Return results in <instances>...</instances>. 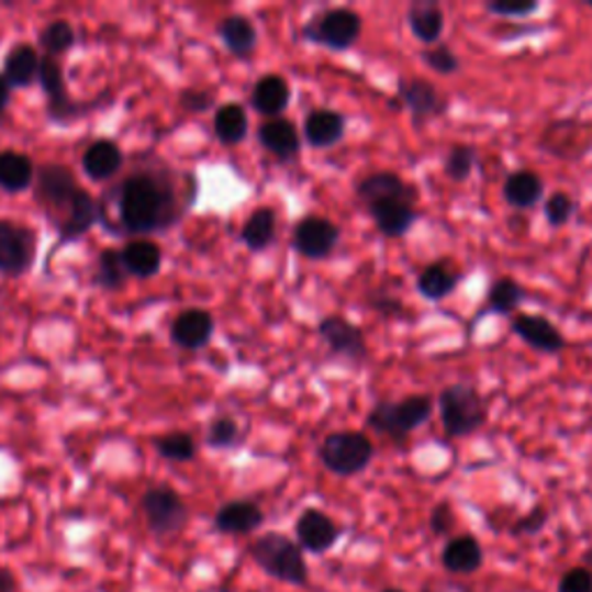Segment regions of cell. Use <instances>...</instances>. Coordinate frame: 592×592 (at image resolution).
I'll return each instance as SVG.
<instances>
[{"mask_svg":"<svg viewBox=\"0 0 592 592\" xmlns=\"http://www.w3.org/2000/svg\"><path fill=\"white\" fill-rule=\"evenodd\" d=\"M194 179L188 186H179L169 169L142 167L125 177L112 194H104L107 200L112 197L114 215L102 223L114 234L146 238L177 225L194 202Z\"/></svg>","mask_w":592,"mask_h":592,"instance_id":"obj_1","label":"cell"},{"mask_svg":"<svg viewBox=\"0 0 592 592\" xmlns=\"http://www.w3.org/2000/svg\"><path fill=\"white\" fill-rule=\"evenodd\" d=\"M250 560L265 572L269 579L294 585H311V569L305 565V556L301 546L282 533H265L250 541L248 546Z\"/></svg>","mask_w":592,"mask_h":592,"instance_id":"obj_2","label":"cell"},{"mask_svg":"<svg viewBox=\"0 0 592 592\" xmlns=\"http://www.w3.org/2000/svg\"><path fill=\"white\" fill-rule=\"evenodd\" d=\"M317 456L328 472L338 477H355L370 466L376 447H372L366 433L338 431L324 437Z\"/></svg>","mask_w":592,"mask_h":592,"instance_id":"obj_3","label":"cell"},{"mask_svg":"<svg viewBox=\"0 0 592 592\" xmlns=\"http://www.w3.org/2000/svg\"><path fill=\"white\" fill-rule=\"evenodd\" d=\"M437 405H440L443 426L451 437L472 435L487 424V403L470 384L447 387L437 399Z\"/></svg>","mask_w":592,"mask_h":592,"instance_id":"obj_4","label":"cell"},{"mask_svg":"<svg viewBox=\"0 0 592 592\" xmlns=\"http://www.w3.org/2000/svg\"><path fill=\"white\" fill-rule=\"evenodd\" d=\"M433 414V399L416 393L403 401H384L372 407L368 414V426L378 433H384L393 440H403L405 435L424 426Z\"/></svg>","mask_w":592,"mask_h":592,"instance_id":"obj_5","label":"cell"},{"mask_svg":"<svg viewBox=\"0 0 592 592\" xmlns=\"http://www.w3.org/2000/svg\"><path fill=\"white\" fill-rule=\"evenodd\" d=\"M361 16L355 10L332 8L315 14L309 24L303 26V37L315 42L320 47L345 52L355 45L361 35Z\"/></svg>","mask_w":592,"mask_h":592,"instance_id":"obj_6","label":"cell"},{"mask_svg":"<svg viewBox=\"0 0 592 592\" xmlns=\"http://www.w3.org/2000/svg\"><path fill=\"white\" fill-rule=\"evenodd\" d=\"M142 512L146 528L158 537L181 533L190 518L188 504L171 487H153L144 491Z\"/></svg>","mask_w":592,"mask_h":592,"instance_id":"obj_7","label":"cell"},{"mask_svg":"<svg viewBox=\"0 0 592 592\" xmlns=\"http://www.w3.org/2000/svg\"><path fill=\"white\" fill-rule=\"evenodd\" d=\"M37 236L31 227L12 221H0V273L24 276L35 261Z\"/></svg>","mask_w":592,"mask_h":592,"instance_id":"obj_8","label":"cell"},{"mask_svg":"<svg viewBox=\"0 0 592 592\" xmlns=\"http://www.w3.org/2000/svg\"><path fill=\"white\" fill-rule=\"evenodd\" d=\"M79 188L81 186L77 183L75 174L65 165H45L37 169L35 200L47 211H56L60 217L65 215V211H68ZM60 217H58V223H60Z\"/></svg>","mask_w":592,"mask_h":592,"instance_id":"obj_9","label":"cell"},{"mask_svg":"<svg viewBox=\"0 0 592 592\" xmlns=\"http://www.w3.org/2000/svg\"><path fill=\"white\" fill-rule=\"evenodd\" d=\"M294 535H297L294 541L301 546L303 554L324 556L338 544V539L343 537V528L322 510L309 507L299 514L297 525H294Z\"/></svg>","mask_w":592,"mask_h":592,"instance_id":"obj_10","label":"cell"},{"mask_svg":"<svg viewBox=\"0 0 592 592\" xmlns=\"http://www.w3.org/2000/svg\"><path fill=\"white\" fill-rule=\"evenodd\" d=\"M340 241L336 223L322 215H309L294 227V248L305 257L320 261L334 253Z\"/></svg>","mask_w":592,"mask_h":592,"instance_id":"obj_11","label":"cell"},{"mask_svg":"<svg viewBox=\"0 0 592 592\" xmlns=\"http://www.w3.org/2000/svg\"><path fill=\"white\" fill-rule=\"evenodd\" d=\"M320 336L322 340L334 349L336 355L353 359V361H361L368 355V345H366V336L359 326H355L349 320L340 317V315H328L320 322Z\"/></svg>","mask_w":592,"mask_h":592,"instance_id":"obj_12","label":"cell"},{"mask_svg":"<svg viewBox=\"0 0 592 592\" xmlns=\"http://www.w3.org/2000/svg\"><path fill=\"white\" fill-rule=\"evenodd\" d=\"M399 96L412 112L414 125H424L435 116H443L447 109V100L426 79H403L399 83Z\"/></svg>","mask_w":592,"mask_h":592,"instance_id":"obj_13","label":"cell"},{"mask_svg":"<svg viewBox=\"0 0 592 592\" xmlns=\"http://www.w3.org/2000/svg\"><path fill=\"white\" fill-rule=\"evenodd\" d=\"M265 525V512L253 500H230L213 516V528L221 535L244 537Z\"/></svg>","mask_w":592,"mask_h":592,"instance_id":"obj_14","label":"cell"},{"mask_svg":"<svg viewBox=\"0 0 592 592\" xmlns=\"http://www.w3.org/2000/svg\"><path fill=\"white\" fill-rule=\"evenodd\" d=\"M357 194H359V200L366 204V209L382 204V202H393V200L410 202V204H414V200H416V190L403 177H399V174H393V171L370 174V177L359 181Z\"/></svg>","mask_w":592,"mask_h":592,"instance_id":"obj_15","label":"cell"},{"mask_svg":"<svg viewBox=\"0 0 592 592\" xmlns=\"http://www.w3.org/2000/svg\"><path fill=\"white\" fill-rule=\"evenodd\" d=\"M100 223V209H98V200H93V194L89 190L79 188V192L75 194V200L70 202L68 211L60 217L58 227V241L60 246L72 244V241L81 238L93 230V225Z\"/></svg>","mask_w":592,"mask_h":592,"instance_id":"obj_16","label":"cell"},{"mask_svg":"<svg viewBox=\"0 0 592 592\" xmlns=\"http://www.w3.org/2000/svg\"><path fill=\"white\" fill-rule=\"evenodd\" d=\"M37 81L42 86V91L49 98V112L52 119L65 121L75 116L77 112V102L70 100L68 96V86H65V75L60 63L54 56H42L40 58V70H37Z\"/></svg>","mask_w":592,"mask_h":592,"instance_id":"obj_17","label":"cell"},{"mask_svg":"<svg viewBox=\"0 0 592 592\" xmlns=\"http://www.w3.org/2000/svg\"><path fill=\"white\" fill-rule=\"evenodd\" d=\"M440 560L451 577H470L484 567V548L474 535H456L447 539Z\"/></svg>","mask_w":592,"mask_h":592,"instance_id":"obj_18","label":"cell"},{"mask_svg":"<svg viewBox=\"0 0 592 592\" xmlns=\"http://www.w3.org/2000/svg\"><path fill=\"white\" fill-rule=\"evenodd\" d=\"M512 328L523 343H528L537 353L556 355L565 347V338L556 324L541 315H516L512 320Z\"/></svg>","mask_w":592,"mask_h":592,"instance_id":"obj_19","label":"cell"},{"mask_svg":"<svg viewBox=\"0 0 592 592\" xmlns=\"http://www.w3.org/2000/svg\"><path fill=\"white\" fill-rule=\"evenodd\" d=\"M215 322L209 311L188 309L171 322V340L183 349H202L211 343Z\"/></svg>","mask_w":592,"mask_h":592,"instance_id":"obj_20","label":"cell"},{"mask_svg":"<svg viewBox=\"0 0 592 592\" xmlns=\"http://www.w3.org/2000/svg\"><path fill=\"white\" fill-rule=\"evenodd\" d=\"M81 167L91 181L104 183L123 167V150L114 139H98L83 150Z\"/></svg>","mask_w":592,"mask_h":592,"instance_id":"obj_21","label":"cell"},{"mask_svg":"<svg viewBox=\"0 0 592 592\" xmlns=\"http://www.w3.org/2000/svg\"><path fill=\"white\" fill-rule=\"evenodd\" d=\"M121 259L127 276L135 278H153L163 269V250L156 241L133 238L121 248Z\"/></svg>","mask_w":592,"mask_h":592,"instance_id":"obj_22","label":"cell"},{"mask_svg":"<svg viewBox=\"0 0 592 592\" xmlns=\"http://www.w3.org/2000/svg\"><path fill=\"white\" fill-rule=\"evenodd\" d=\"M303 135L313 148H332L345 137V119L334 109H313L305 116Z\"/></svg>","mask_w":592,"mask_h":592,"instance_id":"obj_23","label":"cell"},{"mask_svg":"<svg viewBox=\"0 0 592 592\" xmlns=\"http://www.w3.org/2000/svg\"><path fill=\"white\" fill-rule=\"evenodd\" d=\"M257 137L259 144L280 160L294 158L301 148L299 130L288 119H269L267 123H261Z\"/></svg>","mask_w":592,"mask_h":592,"instance_id":"obj_24","label":"cell"},{"mask_svg":"<svg viewBox=\"0 0 592 592\" xmlns=\"http://www.w3.org/2000/svg\"><path fill=\"white\" fill-rule=\"evenodd\" d=\"M250 104L257 114L269 116V119H280V114L290 104V86L278 75H267L261 77L250 96Z\"/></svg>","mask_w":592,"mask_h":592,"instance_id":"obj_25","label":"cell"},{"mask_svg":"<svg viewBox=\"0 0 592 592\" xmlns=\"http://www.w3.org/2000/svg\"><path fill=\"white\" fill-rule=\"evenodd\" d=\"M368 213L372 215V223H376V227L389 238L405 236L416 223L414 206L410 202H401V200L376 204V206L368 209Z\"/></svg>","mask_w":592,"mask_h":592,"instance_id":"obj_26","label":"cell"},{"mask_svg":"<svg viewBox=\"0 0 592 592\" xmlns=\"http://www.w3.org/2000/svg\"><path fill=\"white\" fill-rule=\"evenodd\" d=\"M502 194L504 202L514 209H533L541 197H544V181L539 179V174L530 171V169H521L514 171L507 177L502 186Z\"/></svg>","mask_w":592,"mask_h":592,"instance_id":"obj_27","label":"cell"},{"mask_svg":"<svg viewBox=\"0 0 592 592\" xmlns=\"http://www.w3.org/2000/svg\"><path fill=\"white\" fill-rule=\"evenodd\" d=\"M223 45L238 58H246L257 49V29L244 14H230L217 26Z\"/></svg>","mask_w":592,"mask_h":592,"instance_id":"obj_28","label":"cell"},{"mask_svg":"<svg viewBox=\"0 0 592 592\" xmlns=\"http://www.w3.org/2000/svg\"><path fill=\"white\" fill-rule=\"evenodd\" d=\"M407 24L416 40L435 47L445 33V12L437 3H414L407 12Z\"/></svg>","mask_w":592,"mask_h":592,"instance_id":"obj_29","label":"cell"},{"mask_svg":"<svg viewBox=\"0 0 592 592\" xmlns=\"http://www.w3.org/2000/svg\"><path fill=\"white\" fill-rule=\"evenodd\" d=\"M40 58L42 56H37L31 45H16L8 52L3 63V77L12 89H29V86L37 81Z\"/></svg>","mask_w":592,"mask_h":592,"instance_id":"obj_30","label":"cell"},{"mask_svg":"<svg viewBox=\"0 0 592 592\" xmlns=\"http://www.w3.org/2000/svg\"><path fill=\"white\" fill-rule=\"evenodd\" d=\"M35 181V165L24 153L0 150V190L24 192Z\"/></svg>","mask_w":592,"mask_h":592,"instance_id":"obj_31","label":"cell"},{"mask_svg":"<svg viewBox=\"0 0 592 592\" xmlns=\"http://www.w3.org/2000/svg\"><path fill=\"white\" fill-rule=\"evenodd\" d=\"M213 133L217 142L225 146H236L248 137V114L244 104L227 102L215 109L213 116Z\"/></svg>","mask_w":592,"mask_h":592,"instance_id":"obj_32","label":"cell"},{"mask_svg":"<svg viewBox=\"0 0 592 592\" xmlns=\"http://www.w3.org/2000/svg\"><path fill=\"white\" fill-rule=\"evenodd\" d=\"M458 280L460 273L454 271L447 261H437V265L426 267L416 278V290L428 301H443L456 290Z\"/></svg>","mask_w":592,"mask_h":592,"instance_id":"obj_33","label":"cell"},{"mask_svg":"<svg viewBox=\"0 0 592 592\" xmlns=\"http://www.w3.org/2000/svg\"><path fill=\"white\" fill-rule=\"evenodd\" d=\"M276 211L269 206H261L250 213L244 230H241V241L253 253L267 250L276 241Z\"/></svg>","mask_w":592,"mask_h":592,"instance_id":"obj_34","label":"cell"},{"mask_svg":"<svg viewBox=\"0 0 592 592\" xmlns=\"http://www.w3.org/2000/svg\"><path fill=\"white\" fill-rule=\"evenodd\" d=\"M125 280H127V271L123 267L121 250L104 248L98 257L93 282L102 290H119V288H123Z\"/></svg>","mask_w":592,"mask_h":592,"instance_id":"obj_35","label":"cell"},{"mask_svg":"<svg viewBox=\"0 0 592 592\" xmlns=\"http://www.w3.org/2000/svg\"><path fill=\"white\" fill-rule=\"evenodd\" d=\"M525 299V290L514 278H500L489 292V309L498 315H512Z\"/></svg>","mask_w":592,"mask_h":592,"instance_id":"obj_36","label":"cell"},{"mask_svg":"<svg viewBox=\"0 0 592 592\" xmlns=\"http://www.w3.org/2000/svg\"><path fill=\"white\" fill-rule=\"evenodd\" d=\"M75 29L65 19H54L52 24L45 26V31L40 33V47L47 52V56H58L63 52H68L75 47Z\"/></svg>","mask_w":592,"mask_h":592,"instance_id":"obj_37","label":"cell"},{"mask_svg":"<svg viewBox=\"0 0 592 592\" xmlns=\"http://www.w3.org/2000/svg\"><path fill=\"white\" fill-rule=\"evenodd\" d=\"M156 451L163 458L174 460V463H188V460H192L197 454V445H194V437L190 433L177 431V433L158 437Z\"/></svg>","mask_w":592,"mask_h":592,"instance_id":"obj_38","label":"cell"},{"mask_svg":"<svg viewBox=\"0 0 592 592\" xmlns=\"http://www.w3.org/2000/svg\"><path fill=\"white\" fill-rule=\"evenodd\" d=\"M474 160H477V150L472 146H468V144H456L447 153L445 174H447V177L451 181H456V183L466 181L470 177V174H472V169H474Z\"/></svg>","mask_w":592,"mask_h":592,"instance_id":"obj_39","label":"cell"},{"mask_svg":"<svg viewBox=\"0 0 592 592\" xmlns=\"http://www.w3.org/2000/svg\"><path fill=\"white\" fill-rule=\"evenodd\" d=\"M238 440H241V431L232 416H217L206 431V445L213 449H232L238 445Z\"/></svg>","mask_w":592,"mask_h":592,"instance_id":"obj_40","label":"cell"},{"mask_svg":"<svg viewBox=\"0 0 592 592\" xmlns=\"http://www.w3.org/2000/svg\"><path fill=\"white\" fill-rule=\"evenodd\" d=\"M574 209L577 206H574L572 197H569L567 192H556L546 200L544 215H546V221L551 227H562V225H567L569 221H572Z\"/></svg>","mask_w":592,"mask_h":592,"instance_id":"obj_41","label":"cell"},{"mask_svg":"<svg viewBox=\"0 0 592 592\" xmlns=\"http://www.w3.org/2000/svg\"><path fill=\"white\" fill-rule=\"evenodd\" d=\"M422 58H424V63L428 65V68H431L433 72L445 75V77L456 75L458 68H460L458 56H456L447 45H435V47L426 49V52L422 54Z\"/></svg>","mask_w":592,"mask_h":592,"instance_id":"obj_42","label":"cell"},{"mask_svg":"<svg viewBox=\"0 0 592 592\" xmlns=\"http://www.w3.org/2000/svg\"><path fill=\"white\" fill-rule=\"evenodd\" d=\"M546 523H548V512L541 507V504H537L535 510L523 514L510 525V533L514 537H535L546 528Z\"/></svg>","mask_w":592,"mask_h":592,"instance_id":"obj_43","label":"cell"},{"mask_svg":"<svg viewBox=\"0 0 592 592\" xmlns=\"http://www.w3.org/2000/svg\"><path fill=\"white\" fill-rule=\"evenodd\" d=\"M454 525H456V512L451 504L447 500L437 502L435 507L431 510V516H428V528L435 537H447L454 533Z\"/></svg>","mask_w":592,"mask_h":592,"instance_id":"obj_44","label":"cell"},{"mask_svg":"<svg viewBox=\"0 0 592 592\" xmlns=\"http://www.w3.org/2000/svg\"><path fill=\"white\" fill-rule=\"evenodd\" d=\"M558 592H592V569L577 565L558 579Z\"/></svg>","mask_w":592,"mask_h":592,"instance_id":"obj_45","label":"cell"},{"mask_svg":"<svg viewBox=\"0 0 592 592\" xmlns=\"http://www.w3.org/2000/svg\"><path fill=\"white\" fill-rule=\"evenodd\" d=\"M487 10L491 14H498V16H528L533 12L539 10V3H535V0H528V3H502V0H493V3L487 5Z\"/></svg>","mask_w":592,"mask_h":592,"instance_id":"obj_46","label":"cell"},{"mask_svg":"<svg viewBox=\"0 0 592 592\" xmlns=\"http://www.w3.org/2000/svg\"><path fill=\"white\" fill-rule=\"evenodd\" d=\"M181 104L192 114H202V112H209V109L213 107V96L209 91L188 89L181 93Z\"/></svg>","mask_w":592,"mask_h":592,"instance_id":"obj_47","label":"cell"},{"mask_svg":"<svg viewBox=\"0 0 592 592\" xmlns=\"http://www.w3.org/2000/svg\"><path fill=\"white\" fill-rule=\"evenodd\" d=\"M420 592H474V588L458 581H426Z\"/></svg>","mask_w":592,"mask_h":592,"instance_id":"obj_48","label":"cell"},{"mask_svg":"<svg viewBox=\"0 0 592 592\" xmlns=\"http://www.w3.org/2000/svg\"><path fill=\"white\" fill-rule=\"evenodd\" d=\"M0 592H19V579L5 565H0Z\"/></svg>","mask_w":592,"mask_h":592,"instance_id":"obj_49","label":"cell"},{"mask_svg":"<svg viewBox=\"0 0 592 592\" xmlns=\"http://www.w3.org/2000/svg\"><path fill=\"white\" fill-rule=\"evenodd\" d=\"M10 96H12V86L8 83V79L3 77V72H0V119H3L5 109L10 104Z\"/></svg>","mask_w":592,"mask_h":592,"instance_id":"obj_50","label":"cell"},{"mask_svg":"<svg viewBox=\"0 0 592 592\" xmlns=\"http://www.w3.org/2000/svg\"><path fill=\"white\" fill-rule=\"evenodd\" d=\"M583 567H590L592 569V546L583 554Z\"/></svg>","mask_w":592,"mask_h":592,"instance_id":"obj_51","label":"cell"},{"mask_svg":"<svg viewBox=\"0 0 592 592\" xmlns=\"http://www.w3.org/2000/svg\"><path fill=\"white\" fill-rule=\"evenodd\" d=\"M382 592H407V590H403V588H396V585H389V588H384Z\"/></svg>","mask_w":592,"mask_h":592,"instance_id":"obj_52","label":"cell"},{"mask_svg":"<svg viewBox=\"0 0 592 592\" xmlns=\"http://www.w3.org/2000/svg\"><path fill=\"white\" fill-rule=\"evenodd\" d=\"M588 8H590V10H592V0H588Z\"/></svg>","mask_w":592,"mask_h":592,"instance_id":"obj_53","label":"cell"}]
</instances>
